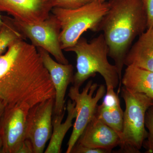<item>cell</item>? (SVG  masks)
<instances>
[{
    "label": "cell",
    "mask_w": 153,
    "mask_h": 153,
    "mask_svg": "<svg viewBox=\"0 0 153 153\" xmlns=\"http://www.w3.org/2000/svg\"><path fill=\"white\" fill-rule=\"evenodd\" d=\"M54 85L37 48L20 40L0 55V99L30 108L55 99Z\"/></svg>",
    "instance_id": "6da1fadb"
},
{
    "label": "cell",
    "mask_w": 153,
    "mask_h": 153,
    "mask_svg": "<svg viewBox=\"0 0 153 153\" xmlns=\"http://www.w3.org/2000/svg\"><path fill=\"white\" fill-rule=\"evenodd\" d=\"M109 9L99 25L114 62L120 83L125 58L134 40L147 29L142 0H109Z\"/></svg>",
    "instance_id": "7a4b0ae2"
},
{
    "label": "cell",
    "mask_w": 153,
    "mask_h": 153,
    "mask_svg": "<svg viewBox=\"0 0 153 153\" xmlns=\"http://www.w3.org/2000/svg\"><path fill=\"white\" fill-rule=\"evenodd\" d=\"M66 52H74L76 55V73L73 85L80 88L86 80L99 73L104 78L106 88H116L121 86L117 68L108 60V47L103 34L94 38L89 42L81 37Z\"/></svg>",
    "instance_id": "3957f363"
},
{
    "label": "cell",
    "mask_w": 153,
    "mask_h": 153,
    "mask_svg": "<svg viewBox=\"0 0 153 153\" xmlns=\"http://www.w3.org/2000/svg\"><path fill=\"white\" fill-rule=\"evenodd\" d=\"M108 2L94 0L80 7L64 9L55 7L52 14L60 22L61 49L66 50L76 44L84 32H97L99 25L109 9Z\"/></svg>",
    "instance_id": "277c9868"
},
{
    "label": "cell",
    "mask_w": 153,
    "mask_h": 153,
    "mask_svg": "<svg viewBox=\"0 0 153 153\" xmlns=\"http://www.w3.org/2000/svg\"><path fill=\"white\" fill-rule=\"evenodd\" d=\"M122 97L125 102L123 127L118 153H139L147 137L145 117L153 100L146 94L131 92L122 87Z\"/></svg>",
    "instance_id": "5b68a950"
},
{
    "label": "cell",
    "mask_w": 153,
    "mask_h": 153,
    "mask_svg": "<svg viewBox=\"0 0 153 153\" xmlns=\"http://www.w3.org/2000/svg\"><path fill=\"white\" fill-rule=\"evenodd\" d=\"M106 92V88L104 85H99L97 83H94L92 80L88 82L81 92L79 88L73 85L70 87L68 96L75 103L76 116L67 143L66 153H71L84 129L95 115L98 102L105 95Z\"/></svg>",
    "instance_id": "8992f818"
},
{
    "label": "cell",
    "mask_w": 153,
    "mask_h": 153,
    "mask_svg": "<svg viewBox=\"0 0 153 153\" xmlns=\"http://www.w3.org/2000/svg\"><path fill=\"white\" fill-rule=\"evenodd\" d=\"M13 20L19 31L31 41L32 45L47 51L57 62L64 64L69 63L61 49L60 22L53 14H51L44 21L36 23H27L14 19Z\"/></svg>",
    "instance_id": "52a82bcc"
},
{
    "label": "cell",
    "mask_w": 153,
    "mask_h": 153,
    "mask_svg": "<svg viewBox=\"0 0 153 153\" xmlns=\"http://www.w3.org/2000/svg\"><path fill=\"white\" fill-rule=\"evenodd\" d=\"M30 107L27 105H6L0 121L2 147L0 153H17L26 138Z\"/></svg>",
    "instance_id": "ba28073f"
},
{
    "label": "cell",
    "mask_w": 153,
    "mask_h": 153,
    "mask_svg": "<svg viewBox=\"0 0 153 153\" xmlns=\"http://www.w3.org/2000/svg\"><path fill=\"white\" fill-rule=\"evenodd\" d=\"M54 104L55 99H50L31 108L28 111L26 138L32 143L34 153L44 152L51 138Z\"/></svg>",
    "instance_id": "9c48e42d"
},
{
    "label": "cell",
    "mask_w": 153,
    "mask_h": 153,
    "mask_svg": "<svg viewBox=\"0 0 153 153\" xmlns=\"http://www.w3.org/2000/svg\"><path fill=\"white\" fill-rule=\"evenodd\" d=\"M45 68L47 69L55 88L54 114L65 112V95L68 85L73 83L74 67L71 64H64L55 61L44 49L37 48Z\"/></svg>",
    "instance_id": "30bf717a"
},
{
    "label": "cell",
    "mask_w": 153,
    "mask_h": 153,
    "mask_svg": "<svg viewBox=\"0 0 153 153\" xmlns=\"http://www.w3.org/2000/svg\"><path fill=\"white\" fill-rule=\"evenodd\" d=\"M56 0H0V11L16 20L36 23L49 18Z\"/></svg>",
    "instance_id": "8fae6325"
},
{
    "label": "cell",
    "mask_w": 153,
    "mask_h": 153,
    "mask_svg": "<svg viewBox=\"0 0 153 153\" xmlns=\"http://www.w3.org/2000/svg\"><path fill=\"white\" fill-rule=\"evenodd\" d=\"M120 137L114 130L102 122L94 115L76 143L94 149H112L119 146Z\"/></svg>",
    "instance_id": "7c38bea8"
},
{
    "label": "cell",
    "mask_w": 153,
    "mask_h": 153,
    "mask_svg": "<svg viewBox=\"0 0 153 153\" xmlns=\"http://www.w3.org/2000/svg\"><path fill=\"white\" fill-rule=\"evenodd\" d=\"M124 65L137 66L153 72V27L147 29L127 53Z\"/></svg>",
    "instance_id": "4fadbf2b"
},
{
    "label": "cell",
    "mask_w": 153,
    "mask_h": 153,
    "mask_svg": "<svg viewBox=\"0 0 153 153\" xmlns=\"http://www.w3.org/2000/svg\"><path fill=\"white\" fill-rule=\"evenodd\" d=\"M123 113L121 107L120 100L114 89L106 88L102 103L97 106L95 115L116 131L120 138L123 127Z\"/></svg>",
    "instance_id": "5bb4252c"
},
{
    "label": "cell",
    "mask_w": 153,
    "mask_h": 153,
    "mask_svg": "<svg viewBox=\"0 0 153 153\" xmlns=\"http://www.w3.org/2000/svg\"><path fill=\"white\" fill-rule=\"evenodd\" d=\"M121 83L131 92L144 94L153 100V72L137 66H127Z\"/></svg>",
    "instance_id": "9a60e30c"
},
{
    "label": "cell",
    "mask_w": 153,
    "mask_h": 153,
    "mask_svg": "<svg viewBox=\"0 0 153 153\" xmlns=\"http://www.w3.org/2000/svg\"><path fill=\"white\" fill-rule=\"evenodd\" d=\"M67 116L64 123L62 121L65 112L60 115L55 114L52 119V131L50 141L45 153H60L63 139L68 131L73 126V120L76 116L75 103L69 100L66 107Z\"/></svg>",
    "instance_id": "2e32d148"
},
{
    "label": "cell",
    "mask_w": 153,
    "mask_h": 153,
    "mask_svg": "<svg viewBox=\"0 0 153 153\" xmlns=\"http://www.w3.org/2000/svg\"><path fill=\"white\" fill-rule=\"evenodd\" d=\"M3 25L0 30V55L16 41L25 40V36L15 25L13 19L8 16H2Z\"/></svg>",
    "instance_id": "e0dca14e"
},
{
    "label": "cell",
    "mask_w": 153,
    "mask_h": 153,
    "mask_svg": "<svg viewBox=\"0 0 153 153\" xmlns=\"http://www.w3.org/2000/svg\"><path fill=\"white\" fill-rule=\"evenodd\" d=\"M145 126L148 130V134L143 146L146 149V153H153V105L149 108L146 113Z\"/></svg>",
    "instance_id": "ac0fdd59"
},
{
    "label": "cell",
    "mask_w": 153,
    "mask_h": 153,
    "mask_svg": "<svg viewBox=\"0 0 153 153\" xmlns=\"http://www.w3.org/2000/svg\"><path fill=\"white\" fill-rule=\"evenodd\" d=\"M94 0H56L55 7L64 9L78 8Z\"/></svg>",
    "instance_id": "d6986e66"
},
{
    "label": "cell",
    "mask_w": 153,
    "mask_h": 153,
    "mask_svg": "<svg viewBox=\"0 0 153 153\" xmlns=\"http://www.w3.org/2000/svg\"><path fill=\"white\" fill-rule=\"evenodd\" d=\"M71 153H110L111 152L102 149H94L76 143L71 151Z\"/></svg>",
    "instance_id": "ffe728a7"
},
{
    "label": "cell",
    "mask_w": 153,
    "mask_h": 153,
    "mask_svg": "<svg viewBox=\"0 0 153 153\" xmlns=\"http://www.w3.org/2000/svg\"><path fill=\"white\" fill-rule=\"evenodd\" d=\"M147 16V29L153 27V0H142Z\"/></svg>",
    "instance_id": "44dd1931"
},
{
    "label": "cell",
    "mask_w": 153,
    "mask_h": 153,
    "mask_svg": "<svg viewBox=\"0 0 153 153\" xmlns=\"http://www.w3.org/2000/svg\"><path fill=\"white\" fill-rule=\"evenodd\" d=\"M34 149L30 140L26 139L21 146L17 153H33Z\"/></svg>",
    "instance_id": "7402d4cb"
},
{
    "label": "cell",
    "mask_w": 153,
    "mask_h": 153,
    "mask_svg": "<svg viewBox=\"0 0 153 153\" xmlns=\"http://www.w3.org/2000/svg\"><path fill=\"white\" fill-rule=\"evenodd\" d=\"M5 107V104L4 103V102L1 100L0 99V121L1 119L4 111Z\"/></svg>",
    "instance_id": "603a6c76"
},
{
    "label": "cell",
    "mask_w": 153,
    "mask_h": 153,
    "mask_svg": "<svg viewBox=\"0 0 153 153\" xmlns=\"http://www.w3.org/2000/svg\"><path fill=\"white\" fill-rule=\"evenodd\" d=\"M3 25V21L2 19V16L0 15V30H1V28L2 26Z\"/></svg>",
    "instance_id": "cb8c5ba5"
},
{
    "label": "cell",
    "mask_w": 153,
    "mask_h": 153,
    "mask_svg": "<svg viewBox=\"0 0 153 153\" xmlns=\"http://www.w3.org/2000/svg\"><path fill=\"white\" fill-rule=\"evenodd\" d=\"M2 147V140L1 137L0 135V151H1Z\"/></svg>",
    "instance_id": "d4e9b609"
},
{
    "label": "cell",
    "mask_w": 153,
    "mask_h": 153,
    "mask_svg": "<svg viewBox=\"0 0 153 153\" xmlns=\"http://www.w3.org/2000/svg\"><path fill=\"white\" fill-rule=\"evenodd\" d=\"M97 1H99L100 2H104L106 0H97Z\"/></svg>",
    "instance_id": "484cf974"
}]
</instances>
